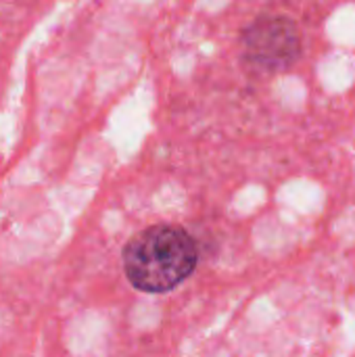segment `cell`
Masks as SVG:
<instances>
[{
    "label": "cell",
    "instance_id": "1",
    "mask_svg": "<svg viewBox=\"0 0 355 357\" xmlns=\"http://www.w3.org/2000/svg\"><path fill=\"white\" fill-rule=\"evenodd\" d=\"M199 259L192 236L172 224H159L136 234L123 249L128 280L144 293H167L182 284Z\"/></svg>",
    "mask_w": 355,
    "mask_h": 357
},
{
    "label": "cell",
    "instance_id": "2",
    "mask_svg": "<svg viewBox=\"0 0 355 357\" xmlns=\"http://www.w3.org/2000/svg\"><path fill=\"white\" fill-rule=\"evenodd\" d=\"M245 48L255 65L264 69H282L297 56L299 40L291 21L282 17H264L247 29Z\"/></svg>",
    "mask_w": 355,
    "mask_h": 357
}]
</instances>
